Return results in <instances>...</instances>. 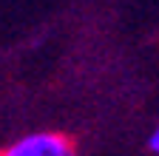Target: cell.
Wrapping results in <instances>:
<instances>
[{"mask_svg": "<svg viewBox=\"0 0 159 156\" xmlns=\"http://www.w3.org/2000/svg\"><path fill=\"white\" fill-rule=\"evenodd\" d=\"M0 156H74L71 142L63 133L54 131H37V133H26L17 142H11Z\"/></svg>", "mask_w": 159, "mask_h": 156, "instance_id": "obj_1", "label": "cell"}, {"mask_svg": "<svg viewBox=\"0 0 159 156\" xmlns=\"http://www.w3.org/2000/svg\"><path fill=\"white\" fill-rule=\"evenodd\" d=\"M148 148L153 150V153H159V125L153 128V133L148 136Z\"/></svg>", "mask_w": 159, "mask_h": 156, "instance_id": "obj_2", "label": "cell"}]
</instances>
